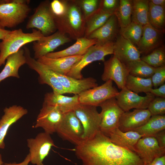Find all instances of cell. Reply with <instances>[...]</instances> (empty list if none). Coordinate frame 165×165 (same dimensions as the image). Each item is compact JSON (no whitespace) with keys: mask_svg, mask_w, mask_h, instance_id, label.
<instances>
[{"mask_svg":"<svg viewBox=\"0 0 165 165\" xmlns=\"http://www.w3.org/2000/svg\"><path fill=\"white\" fill-rule=\"evenodd\" d=\"M74 151L82 165L144 164L136 153L115 144L100 131L75 145Z\"/></svg>","mask_w":165,"mask_h":165,"instance_id":"obj_1","label":"cell"},{"mask_svg":"<svg viewBox=\"0 0 165 165\" xmlns=\"http://www.w3.org/2000/svg\"><path fill=\"white\" fill-rule=\"evenodd\" d=\"M57 30L76 40L84 36L86 19L75 0H67V9L60 16L54 18Z\"/></svg>","mask_w":165,"mask_h":165,"instance_id":"obj_2","label":"cell"},{"mask_svg":"<svg viewBox=\"0 0 165 165\" xmlns=\"http://www.w3.org/2000/svg\"><path fill=\"white\" fill-rule=\"evenodd\" d=\"M44 36L39 30L32 29L24 33L21 29L10 31L0 42V67L5 65L7 58L17 52L25 45L37 41Z\"/></svg>","mask_w":165,"mask_h":165,"instance_id":"obj_3","label":"cell"},{"mask_svg":"<svg viewBox=\"0 0 165 165\" xmlns=\"http://www.w3.org/2000/svg\"><path fill=\"white\" fill-rule=\"evenodd\" d=\"M30 0H0V23L12 28L23 22L31 11Z\"/></svg>","mask_w":165,"mask_h":165,"instance_id":"obj_4","label":"cell"},{"mask_svg":"<svg viewBox=\"0 0 165 165\" xmlns=\"http://www.w3.org/2000/svg\"><path fill=\"white\" fill-rule=\"evenodd\" d=\"M50 1L41 2L35 9L26 25L27 29H37L44 36L50 35L57 30L54 18L51 11Z\"/></svg>","mask_w":165,"mask_h":165,"instance_id":"obj_5","label":"cell"},{"mask_svg":"<svg viewBox=\"0 0 165 165\" xmlns=\"http://www.w3.org/2000/svg\"><path fill=\"white\" fill-rule=\"evenodd\" d=\"M114 43L96 44L91 46L66 75L77 79H82L81 72L86 66L95 61H105L106 56L113 54Z\"/></svg>","mask_w":165,"mask_h":165,"instance_id":"obj_6","label":"cell"},{"mask_svg":"<svg viewBox=\"0 0 165 165\" xmlns=\"http://www.w3.org/2000/svg\"><path fill=\"white\" fill-rule=\"evenodd\" d=\"M97 107L79 103L73 110L83 127V141L92 138L100 131L101 116Z\"/></svg>","mask_w":165,"mask_h":165,"instance_id":"obj_7","label":"cell"},{"mask_svg":"<svg viewBox=\"0 0 165 165\" xmlns=\"http://www.w3.org/2000/svg\"><path fill=\"white\" fill-rule=\"evenodd\" d=\"M56 132L63 139L78 145L83 140V129L78 118L73 111L65 113L57 127Z\"/></svg>","mask_w":165,"mask_h":165,"instance_id":"obj_8","label":"cell"},{"mask_svg":"<svg viewBox=\"0 0 165 165\" xmlns=\"http://www.w3.org/2000/svg\"><path fill=\"white\" fill-rule=\"evenodd\" d=\"M24 55L26 63L29 67L36 71L39 75L41 84H46L52 89L53 92L57 94H63L66 93L60 83L54 72L46 65L33 58L29 48L24 47Z\"/></svg>","mask_w":165,"mask_h":165,"instance_id":"obj_9","label":"cell"},{"mask_svg":"<svg viewBox=\"0 0 165 165\" xmlns=\"http://www.w3.org/2000/svg\"><path fill=\"white\" fill-rule=\"evenodd\" d=\"M27 144L30 162L36 165H44V160L48 155L52 147L55 146L50 135L44 132L38 133L35 138L28 139Z\"/></svg>","mask_w":165,"mask_h":165,"instance_id":"obj_10","label":"cell"},{"mask_svg":"<svg viewBox=\"0 0 165 165\" xmlns=\"http://www.w3.org/2000/svg\"><path fill=\"white\" fill-rule=\"evenodd\" d=\"M113 85L112 81L109 80L101 85L86 90L78 95L80 104L98 106L102 102L113 97L119 93Z\"/></svg>","mask_w":165,"mask_h":165,"instance_id":"obj_11","label":"cell"},{"mask_svg":"<svg viewBox=\"0 0 165 165\" xmlns=\"http://www.w3.org/2000/svg\"><path fill=\"white\" fill-rule=\"evenodd\" d=\"M99 106L101 109L100 131L107 136L112 130L118 127L120 119L124 112L118 105L115 97L105 101Z\"/></svg>","mask_w":165,"mask_h":165,"instance_id":"obj_12","label":"cell"},{"mask_svg":"<svg viewBox=\"0 0 165 165\" xmlns=\"http://www.w3.org/2000/svg\"><path fill=\"white\" fill-rule=\"evenodd\" d=\"M57 107L43 103L37 117L34 128H41L44 132L50 134L56 132V128L64 115Z\"/></svg>","mask_w":165,"mask_h":165,"instance_id":"obj_13","label":"cell"},{"mask_svg":"<svg viewBox=\"0 0 165 165\" xmlns=\"http://www.w3.org/2000/svg\"><path fill=\"white\" fill-rule=\"evenodd\" d=\"M144 96H139L125 87L121 90L115 97L117 102L124 112L133 108L146 109L155 97L150 92Z\"/></svg>","mask_w":165,"mask_h":165,"instance_id":"obj_14","label":"cell"},{"mask_svg":"<svg viewBox=\"0 0 165 165\" xmlns=\"http://www.w3.org/2000/svg\"><path fill=\"white\" fill-rule=\"evenodd\" d=\"M71 40L66 35L58 31L50 35L43 36L39 40L33 42L34 58L37 60L45 56L59 46L70 42Z\"/></svg>","mask_w":165,"mask_h":165,"instance_id":"obj_15","label":"cell"},{"mask_svg":"<svg viewBox=\"0 0 165 165\" xmlns=\"http://www.w3.org/2000/svg\"><path fill=\"white\" fill-rule=\"evenodd\" d=\"M129 74L126 65L120 62L113 55L104 62V69L101 75L102 80L105 82L113 81L121 90L125 87L126 80Z\"/></svg>","mask_w":165,"mask_h":165,"instance_id":"obj_16","label":"cell"},{"mask_svg":"<svg viewBox=\"0 0 165 165\" xmlns=\"http://www.w3.org/2000/svg\"><path fill=\"white\" fill-rule=\"evenodd\" d=\"M135 149L144 164L149 163L156 158L164 156L165 154V149L159 146L153 136L143 137L140 139L135 145Z\"/></svg>","mask_w":165,"mask_h":165,"instance_id":"obj_17","label":"cell"},{"mask_svg":"<svg viewBox=\"0 0 165 165\" xmlns=\"http://www.w3.org/2000/svg\"><path fill=\"white\" fill-rule=\"evenodd\" d=\"M164 33L149 24L144 26L142 35L137 47L141 54L147 55L163 45Z\"/></svg>","mask_w":165,"mask_h":165,"instance_id":"obj_18","label":"cell"},{"mask_svg":"<svg viewBox=\"0 0 165 165\" xmlns=\"http://www.w3.org/2000/svg\"><path fill=\"white\" fill-rule=\"evenodd\" d=\"M120 29L117 19L113 14L102 26L92 32L87 38L96 39L97 44L114 42L119 35Z\"/></svg>","mask_w":165,"mask_h":165,"instance_id":"obj_19","label":"cell"},{"mask_svg":"<svg viewBox=\"0 0 165 165\" xmlns=\"http://www.w3.org/2000/svg\"><path fill=\"white\" fill-rule=\"evenodd\" d=\"M151 116L147 109L124 112L120 119L118 128L123 132L133 131L144 124Z\"/></svg>","mask_w":165,"mask_h":165,"instance_id":"obj_20","label":"cell"},{"mask_svg":"<svg viewBox=\"0 0 165 165\" xmlns=\"http://www.w3.org/2000/svg\"><path fill=\"white\" fill-rule=\"evenodd\" d=\"M141 54L135 46L120 35L114 42L113 55L125 64L140 60Z\"/></svg>","mask_w":165,"mask_h":165,"instance_id":"obj_21","label":"cell"},{"mask_svg":"<svg viewBox=\"0 0 165 165\" xmlns=\"http://www.w3.org/2000/svg\"><path fill=\"white\" fill-rule=\"evenodd\" d=\"M3 112L0 119V148L2 149L5 147L4 140L9 127L28 113L26 109L16 105L6 107Z\"/></svg>","mask_w":165,"mask_h":165,"instance_id":"obj_22","label":"cell"},{"mask_svg":"<svg viewBox=\"0 0 165 165\" xmlns=\"http://www.w3.org/2000/svg\"><path fill=\"white\" fill-rule=\"evenodd\" d=\"M54 72L66 93L79 95L86 90L98 86L96 80L92 77L79 79Z\"/></svg>","mask_w":165,"mask_h":165,"instance_id":"obj_23","label":"cell"},{"mask_svg":"<svg viewBox=\"0 0 165 165\" xmlns=\"http://www.w3.org/2000/svg\"><path fill=\"white\" fill-rule=\"evenodd\" d=\"M96 39H89L85 37L77 38L73 45L67 48L58 51L52 52L45 56L55 58L62 57L83 55L91 46L96 44Z\"/></svg>","mask_w":165,"mask_h":165,"instance_id":"obj_24","label":"cell"},{"mask_svg":"<svg viewBox=\"0 0 165 165\" xmlns=\"http://www.w3.org/2000/svg\"><path fill=\"white\" fill-rule=\"evenodd\" d=\"M83 55L52 58L46 56L37 60L38 61L46 65L53 72L66 75L73 66L78 62Z\"/></svg>","mask_w":165,"mask_h":165,"instance_id":"obj_25","label":"cell"},{"mask_svg":"<svg viewBox=\"0 0 165 165\" xmlns=\"http://www.w3.org/2000/svg\"><path fill=\"white\" fill-rule=\"evenodd\" d=\"M107 136L115 144L134 152L136 143L143 137L135 131L123 132L118 127L112 130Z\"/></svg>","mask_w":165,"mask_h":165,"instance_id":"obj_26","label":"cell"},{"mask_svg":"<svg viewBox=\"0 0 165 165\" xmlns=\"http://www.w3.org/2000/svg\"><path fill=\"white\" fill-rule=\"evenodd\" d=\"M6 60L5 67L0 73V82L10 77L20 78L19 69L26 63L24 49L21 48L17 52L10 55Z\"/></svg>","mask_w":165,"mask_h":165,"instance_id":"obj_27","label":"cell"},{"mask_svg":"<svg viewBox=\"0 0 165 165\" xmlns=\"http://www.w3.org/2000/svg\"><path fill=\"white\" fill-rule=\"evenodd\" d=\"M43 103L57 107L65 114L73 111L79 102L78 95L68 97L52 92L45 94Z\"/></svg>","mask_w":165,"mask_h":165,"instance_id":"obj_28","label":"cell"},{"mask_svg":"<svg viewBox=\"0 0 165 165\" xmlns=\"http://www.w3.org/2000/svg\"><path fill=\"white\" fill-rule=\"evenodd\" d=\"M165 130V115L152 116L143 125L133 131L137 132L143 137H154L158 132Z\"/></svg>","mask_w":165,"mask_h":165,"instance_id":"obj_29","label":"cell"},{"mask_svg":"<svg viewBox=\"0 0 165 165\" xmlns=\"http://www.w3.org/2000/svg\"><path fill=\"white\" fill-rule=\"evenodd\" d=\"M113 14L105 11L99 7L86 19L84 37L87 38L92 32L102 26Z\"/></svg>","mask_w":165,"mask_h":165,"instance_id":"obj_30","label":"cell"},{"mask_svg":"<svg viewBox=\"0 0 165 165\" xmlns=\"http://www.w3.org/2000/svg\"><path fill=\"white\" fill-rule=\"evenodd\" d=\"M149 0H132L131 22L143 26L149 24Z\"/></svg>","mask_w":165,"mask_h":165,"instance_id":"obj_31","label":"cell"},{"mask_svg":"<svg viewBox=\"0 0 165 165\" xmlns=\"http://www.w3.org/2000/svg\"><path fill=\"white\" fill-rule=\"evenodd\" d=\"M152 87L151 78H140L130 74L127 77L125 84L126 88L138 94L142 92H149Z\"/></svg>","mask_w":165,"mask_h":165,"instance_id":"obj_32","label":"cell"},{"mask_svg":"<svg viewBox=\"0 0 165 165\" xmlns=\"http://www.w3.org/2000/svg\"><path fill=\"white\" fill-rule=\"evenodd\" d=\"M125 65L130 74L144 78H151L157 68L149 65L141 59L129 62Z\"/></svg>","mask_w":165,"mask_h":165,"instance_id":"obj_33","label":"cell"},{"mask_svg":"<svg viewBox=\"0 0 165 165\" xmlns=\"http://www.w3.org/2000/svg\"><path fill=\"white\" fill-rule=\"evenodd\" d=\"M148 20L153 28L164 32L165 7L155 5L149 0Z\"/></svg>","mask_w":165,"mask_h":165,"instance_id":"obj_34","label":"cell"},{"mask_svg":"<svg viewBox=\"0 0 165 165\" xmlns=\"http://www.w3.org/2000/svg\"><path fill=\"white\" fill-rule=\"evenodd\" d=\"M132 0H120L119 5L114 14L120 27L124 28L131 22Z\"/></svg>","mask_w":165,"mask_h":165,"instance_id":"obj_35","label":"cell"},{"mask_svg":"<svg viewBox=\"0 0 165 165\" xmlns=\"http://www.w3.org/2000/svg\"><path fill=\"white\" fill-rule=\"evenodd\" d=\"M143 31L142 26L131 22L126 27L120 28L119 35L137 47L142 36Z\"/></svg>","mask_w":165,"mask_h":165,"instance_id":"obj_36","label":"cell"},{"mask_svg":"<svg viewBox=\"0 0 165 165\" xmlns=\"http://www.w3.org/2000/svg\"><path fill=\"white\" fill-rule=\"evenodd\" d=\"M140 59L155 68L165 65V50L164 45L154 50L147 55H143L140 57Z\"/></svg>","mask_w":165,"mask_h":165,"instance_id":"obj_37","label":"cell"},{"mask_svg":"<svg viewBox=\"0 0 165 165\" xmlns=\"http://www.w3.org/2000/svg\"><path fill=\"white\" fill-rule=\"evenodd\" d=\"M80 7L85 19L99 7L100 0H75Z\"/></svg>","mask_w":165,"mask_h":165,"instance_id":"obj_38","label":"cell"},{"mask_svg":"<svg viewBox=\"0 0 165 165\" xmlns=\"http://www.w3.org/2000/svg\"><path fill=\"white\" fill-rule=\"evenodd\" d=\"M147 109L151 116L163 115L165 113V98L155 97L150 102Z\"/></svg>","mask_w":165,"mask_h":165,"instance_id":"obj_39","label":"cell"},{"mask_svg":"<svg viewBox=\"0 0 165 165\" xmlns=\"http://www.w3.org/2000/svg\"><path fill=\"white\" fill-rule=\"evenodd\" d=\"M50 9L53 18L61 16L67 9V0H53L50 1Z\"/></svg>","mask_w":165,"mask_h":165,"instance_id":"obj_40","label":"cell"},{"mask_svg":"<svg viewBox=\"0 0 165 165\" xmlns=\"http://www.w3.org/2000/svg\"><path fill=\"white\" fill-rule=\"evenodd\" d=\"M151 79L153 86L155 88L165 84V65L157 68Z\"/></svg>","mask_w":165,"mask_h":165,"instance_id":"obj_41","label":"cell"},{"mask_svg":"<svg viewBox=\"0 0 165 165\" xmlns=\"http://www.w3.org/2000/svg\"><path fill=\"white\" fill-rule=\"evenodd\" d=\"M119 2V0H100L99 7L105 11L114 14L118 6Z\"/></svg>","mask_w":165,"mask_h":165,"instance_id":"obj_42","label":"cell"},{"mask_svg":"<svg viewBox=\"0 0 165 165\" xmlns=\"http://www.w3.org/2000/svg\"><path fill=\"white\" fill-rule=\"evenodd\" d=\"M156 139L159 146L165 149V130L156 133L154 136Z\"/></svg>","mask_w":165,"mask_h":165,"instance_id":"obj_43","label":"cell"},{"mask_svg":"<svg viewBox=\"0 0 165 165\" xmlns=\"http://www.w3.org/2000/svg\"><path fill=\"white\" fill-rule=\"evenodd\" d=\"M149 92L155 97L165 98V84L158 88H152Z\"/></svg>","mask_w":165,"mask_h":165,"instance_id":"obj_44","label":"cell"},{"mask_svg":"<svg viewBox=\"0 0 165 165\" xmlns=\"http://www.w3.org/2000/svg\"><path fill=\"white\" fill-rule=\"evenodd\" d=\"M143 165H165V155L156 158L150 163Z\"/></svg>","mask_w":165,"mask_h":165,"instance_id":"obj_45","label":"cell"},{"mask_svg":"<svg viewBox=\"0 0 165 165\" xmlns=\"http://www.w3.org/2000/svg\"><path fill=\"white\" fill-rule=\"evenodd\" d=\"M30 162V157L29 154H28L26 156L24 160L20 163H3V165H28Z\"/></svg>","mask_w":165,"mask_h":165,"instance_id":"obj_46","label":"cell"},{"mask_svg":"<svg viewBox=\"0 0 165 165\" xmlns=\"http://www.w3.org/2000/svg\"><path fill=\"white\" fill-rule=\"evenodd\" d=\"M10 31V30L5 29L0 23V40L3 39Z\"/></svg>","mask_w":165,"mask_h":165,"instance_id":"obj_47","label":"cell"},{"mask_svg":"<svg viewBox=\"0 0 165 165\" xmlns=\"http://www.w3.org/2000/svg\"><path fill=\"white\" fill-rule=\"evenodd\" d=\"M149 1L155 5L163 7L165 6V0H150Z\"/></svg>","mask_w":165,"mask_h":165,"instance_id":"obj_48","label":"cell"},{"mask_svg":"<svg viewBox=\"0 0 165 165\" xmlns=\"http://www.w3.org/2000/svg\"><path fill=\"white\" fill-rule=\"evenodd\" d=\"M3 162L2 160V156L1 154L0 153V165H3Z\"/></svg>","mask_w":165,"mask_h":165,"instance_id":"obj_49","label":"cell"}]
</instances>
